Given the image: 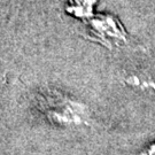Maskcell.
Listing matches in <instances>:
<instances>
[{"label":"cell","instance_id":"cell-1","mask_svg":"<svg viewBox=\"0 0 155 155\" xmlns=\"http://www.w3.org/2000/svg\"><path fill=\"white\" fill-rule=\"evenodd\" d=\"M141 155H155V141L150 143V144L145 148V150L143 152Z\"/></svg>","mask_w":155,"mask_h":155}]
</instances>
